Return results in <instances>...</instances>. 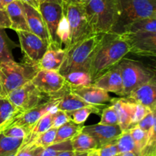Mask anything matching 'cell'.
Returning <instances> with one entry per match:
<instances>
[{
  "mask_svg": "<svg viewBox=\"0 0 156 156\" xmlns=\"http://www.w3.org/2000/svg\"><path fill=\"white\" fill-rule=\"evenodd\" d=\"M115 23L112 31L123 33L124 28L142 18H156V0H114Z\"/></svg>",
  "mask_w": 156,
  "mask_h": 156,
  "instance_id": "3957f363",
  "label": "cell"
},
{
  "mask_svg": "<svg viewBox=\"0 0 156 156\" xmlns=\"http://www.w3.org/2000/svg\"><path fill=\"white\" fill-rule=\"evenodd\" d=\"M19 112L7 97H0V133Z\"/></svg>",
  "mask_w": 156,
  "mask_h": 156,
  "instance_id": "484cf974",
  "label": "cell"
},
{
  "mask_svg": "<svg viewBox=\"0 0 156 156\" xmlns=\"http://www.w3.org/2000/svg\"><path fill=\"white\" fill-rule=\"evenodd\" d=\"M83 126V124H77L72 120L64 123L56 129V137H55L53 143H61V142L71 140L79 133L82 132Z\"/></svg>",
  "mask_w": 156,
  "mask_h": 156,
  "instance_id": "d4e9b609",
  "label": "cell"
},
{
  "mask_svg": "<svg viewBox=\"0 0 156 156\" xmlns=\"http://www.w3.org/2000/svg\"><path fill=\"white\" fill-rule=\"evenodd\" d=\"M99 156H118L119 151L117 149L116 140L111 142L98 149H95Z\"/></svg>",
  "mask_w": 156,
  "mask_h": 156,
  "instance_id": "60d3db41",
  "label": "cell"
},
{
  "mask_svg": "<svg viewBox=\"0 0 156 156\" xmlns=\"http://www.w3.org/2000/svg\"><path fill=\"white\" fill-rule=\"evenodd\" d=\"M89 152H76L73 156H88Z\"/></svg>",
  "mask_w": 156,
  "mask_h": 156,
  "instance_id": "681fc988",
  "label": "cell"
},
{
  "mask_svg": "<svg viewBox=\"0 0 156 156\" xmlns=\"http://www.w3.org/2000/svg\"><path fill=\"white\" fill-rule=\"evenodd\" d=\"M136 126L141 128L146 133H149L152 128L155 127V111L148 114Z\"/></svg>",
  "mask_w": 156,
  "mask_h": 156,
  "instance_id": "ab89813d",
  "label": "cell"
},
{
  "mask_svg": "<svg viewBox=\"0 0 156 156\" xmlns=\"http://www.w3.org/2000/svg\"><path fill=\"white\" fill-rule=\"evenodd\" d=\"M67 150H73L71 140L61 143H53L51 146L45 148L41 156H56L60 152Z\"/></svg>",
  "mask_w": 156,
  "mask_h": 156,
  "instance_id": "d6a6232c",
  "label": "cell"
},
{
  "mask_svg": "<svg viewBox=\"0 0 156 156\" xmlns=\"http://www.w3.org/2000/svg\"><path fill=\"white\" fill-rule=\"evenodd\" d=\"M152 156H156V155H152Z\"/></svg>",
  "mask_w": 156,
  "mask_h": 156,
  "instance_id": "9f6ffc18",
  "label": "cell"
},
{
  "mask_svg": "<svg viewBox=\"0 0 156 156\" xmlns=\"http://www.w3.org/2000/svg\"><path fill=\"white\" fill-rule=\"evenodd\" d=\"M69 86H87L92 85V79L89 73L83 71H73L63 76Z\"/></svg>",
  "mask_w": 156,
  "mask_h": 156,
  "instance_id": "83f0119b",
  "label": "cell"
},
{
  "mask_svg": "<svg viewBox=\"0 0 156 156\" xmlns=\"http://www.w3.org/2000/svg\"><path fill=\"white\" fill-rule=\"evenodd\" d=\"M120 34L127 44L129 53L145 57L156 56V32H123Z\"/></svg>",
  "mask_w": 156,
  "mask_h": 156,
  "instance_id": "8fae6325",
  "label": "cell"
},
{
  "mask_svg": "<svg viewBox=\"0 0 156 156\" xmlns=\"http://www.w3.org/2000/svg\"><path fill=\"white\" fill-rule=\"evenodd\" d=\"M17 47L18 45L8 37L5 28H0V63L13 61L12 50Z\"/></svg>",
  "mask_w": 156,
  "mask_h": 156,
  "instance_id": "4316f807",
  "label": "cell"
},
{
  "mask_svg": "<svg viewBox=\"0 0 156 156\" xmlns=\"http://www.w3.org/2000/svg\"><path fill=\"white\" fill-rule=\"evenodd\" d=\"M104 34L103 33L92 34L68 50H65V57L58 71L59 74L64 76L73 71L88 73L91 59Z\"/></svg>",
  "mask_w": 156,
  "mask_h": 156,
  "instance_id": "7a4b0ae2",
  "label": "cell"
},
{
  "mask_svg": "<svg viewBox=\"0 0 156 156\" xmlns=\"http://www.w3.org/2000/svg\"><path fill=\"white\" fill-rule=\"evenodd\" d=\"M88 156H99V155H98V154L97 153V152H96L95 149H94V150H92V151H91V152H89Z\"/></svg>",
  "mask_w": 156,
  "mask_h": 156,
  "instance_id": "f907efd6",
  "label": "cell"
},
{
  "mask_svg": "<svg viewBox=\"0 0 156 156\" xmlns=\"http://www.w3.org/2000/svg\"><path fill=\"white\" fill-rule=\"evenodd\" d=\"M83 6L93 33L112 31L116 15L114 0H90Z\"/></svg>",
  "mask_w": 156,
  "mask_h": 156,
  "instance_id": "277c9868",
  "label": "cell"
},
{
  "mask_svg": "<svg viewBox=\"0 0 156 156\" xmlns=\"http://www.w3.org/2000/svg\"><path fill=\"white\" fill-rule=\"evenodd\" d=\"M44 150V148L37 146L33 142L25 145H21L15 152V156H41Z\"/></svg>",
  "mask_w": 156,
  "mask_h": 156,
  "instance_id": "836d02e7",
  "label": "cell"
},
{
  "mask_svg": "<svg viewBox=\"0 0 156 156\" xmlns=\"http://www.w3.org/2000/svg\"><path fill=\"white\" fill-rule=\"evenodd\" d=\"M129 53V47L120 34L105 33L90 65L88 73L92 82L118 65Z\"/></svg>",
  "mask_w": 156,
  "mask_h": 156,
  "instance_id": "6da1fadb",
  "label": "cell"
},
{
  "mask_svg": "<svg viewBox=\"0 0 156 156\" xmlns=\"http://www.w3.org/2000/svg\"><path fill=\"white\" fill-rule=\"evenodd\" d=\"M92 85L102 88L108 92H112L123 97V82L119 64L98 78Z\"/></svg>",
  "mask_w": 156,
  "mask_h": 156,
  "instance_id": "e0dca14e",
  "label": "cell"
},
{
  "mask_svg": "<svg viewBox=\"0 0 156 156\" xmlns=\"http://www.w3.org/2000/svg\"><path fill=\"white\" fill-rule=\"evenodd\" d=\"M108 106V105L105 104V105H94L91 107H85L75 111H68L66 114L69 117L70 120L74 122L75 123L83 124L91 114H100L101 111Z\"/></svg>",
  "mask_w": 156,
  "mask_h": 156,
  "instance_id": "cb8c5ba5",
  "label": "cell"
},
{
  "mask_svg": "<svg viewBox=\"0 0 156 156\" xmlns=\"http://www.w3.org/2000/svg\"><path fill=\"white\" fill-rule=\"evenodd\" d=\"M116 143H117L119 154L123 153V152H133L138 156L135 143H134L133 139L129 130L123 131L116 140Z\"/></svg>",
  "mask_w": 156,
  "mask_h": 156,
  "instance_id": "4dcf8cb0",
  "label": "cell"
},
{
  "mask_svg": "<svg viewBox=\"0 0 156 156\" xmlns=\"http://www.w3.org/2000/svg\"><path fill=\"white\" fill-rule=\"evenodd\" d=\"M156 32V18H142L133 21L124 28L123 32Z\"/></svg>",
  "mask_w": 156,
  "mask_h": 156,
  "instance_id": "f1b7e54d",
  "label": "cell"
},
{
  "mask_svg": "<svg viewBox=\"0 0 156 156\" xmlns=\"http://www.w3.org/2000/svg\"><path fill=\"white\" fill-rule=\"evenodd\" d=\"M39 70L37 66L15 60L0 63V83L4 97L11 91L30 82Z\"/></svg>",
  "mask_w": 156,
  "mask_h": 156,
  "instance_id": "5b68a950",
  "label": "cell"
},
{
  "mask_svg": "<svg viewBox=\"0 0 156 156\" xmlns=\"http://www.w3.org/2000/svg\"><path fill=\"white\" fill-rule=\"evenodd\" d=\"M6 97L20 112L35 108L50 99V96L40 91L31 82L11 91Z\"/></svg>",
  "mask_w": 156,
  "mask_h": 156,
  "instance_id": "ba28073f",
  "label": "cell"
},
{
  "mask_svg": "<svg viewBox=\"0 0 156 156\" xmlns=\"http://www.w3.org/2000/svg\"><path fill=\"white\" fill-rule=\"evenodd\" d=\"M23 53V62L37 66L42 56L50 47L48 42L27 30H16Z\"/></svg>",
  "mask_w": 156,
  "mask_h": 156,
  "instance_id": "9c48e42d",
  "label": "cell"
},
{
  "mask_svg": "<svg viewBox=\"0 0 156 156\" xmlns=\"http://www.w3.org/2000/svg\"><path fill=\"white\" fill-rule=\"evenodd\" d=\"M20 1H21L22 2L27 3V4L33 6V7L38 9V5H39V2H38L37 0H20Z\"/></svg>",
  "mask_w": 156,
  "mask_h": 156,
  "instance_id": "f6af8a7d",
  "label": "cell"
},
{
  "mask_svg": "<svg viewBox=\"0 0 156 156\" xmlns=\"http://www.w3.org/2000/svg\"><path fill=\"white\" fill-rule=\"evenodd\" d=\"M38 2H53L59 3V4H62V0H37Z\"/></svg>",
  "mask_w": 156,
  "mask_h": 156,
  "instance_id": "c3c4849f",
  "label": "cell"
},
{
  "mask_svg": "<svg viewBox=\"0 0 156 156\" xmlns=\"http://www.w3.org/2000/svg\"><path fill=\"white\" fill-rule=\"evenodd\" d=\"M65 55L66 50L64 49H55L49 47L38 63V69L59 71Z\"/></svg>",
  "mask_w": 156,
  "mask_h": 156,
  "instance_id": "44dd1931",
  "label": "cell"
},
{
  "mask_svg": "<svg viewBox=\"0 0 156 156\" xmlns=\"http://www.w3.org/2000/svg\"><path fill=\"white\" fill-rule=\"evenodd\" d=\"M75 153H76V152L73 150H67L60 152V153L58 154L56 156H73L75 155Z\"/></svg>",
  "mask_w": 156,
  "mask_h": 156,
  "instance_id": "bcb514c9",
  "label": "cell"
},
{
  "mask_svg": "<svg viewBox=\"0 0 156 156\" xmlns=\"http://www.w3.org/2000/svg\"><path fill=\"white\" fill-rule=\"evenodd\" d=\"M56 129H57L56 128H50L48 130H47L46 132L41 134L34 141V143L37 145V146L44 148V149L48 147V146H51L54 143V140L56 134Z\"/></svg>",
  "mask_w": 156,
  "mask_h": 156,
  "instance_id": "8d00e7d4",
  "label": "cell"
},
{
  "mask_svg": "<svg viewBox=\"0 0 156 156\" xmlns=\"http://www.w3.org/2000/svg\"><path fill=\"white\" fill-rule=\"evenodd\" d=\"M118 156H137V155L133 152H123V153L119 154Z\"/></svg>",
  "mask_w": 156,
  "mask_h": 156,
  "instance_id": "7dc6e473",
  "label": "cell"
},
{
  "mask_svg": "<svg viewBox=\"0 0 156 156\" xmlns=\"http://www.w3.org/2000/svg\"><path fill=\"white\" fill-rule=\"evenodd\" d=\"M23 5L29 30L50 44L47 27L39 10L27 3L23 2Z\"/></svg>",
  "mask_w": 156,
  "mask_h": 156,
  "instance_id": "d6986e66",
  "label": "cell"
},
{
  "mask_svg": "<svg viewBox=\"0 0 156 156\" xmlns=\"http://www.w3.org/2000/svg\"><path fill=\"white\" fill-rule=\"evenodd\" d=\"M0 97H4L2 94V86H1V83H0Z\"/></svg>",
  "mask_w": 156,
  "mask_h": 156,
  "instance_id": "db71d44e",
  "label": "cell"
},
{
  "mask_svg": "<svg viewBox=\"0 0 156 156\" xmlns=\"http://www.w3.org/2000/svg\"><path fill=\"white\" fill-rule=\"evenodd\" d=\"M62 7L63 13L68 21L69 30L68 45L64 48V50H68L94 33L87 21L83 5H62Z\"/></svg>",
  "mask_w": 156,
  "mask_h": 156,
  "instance_id": "52a82bcc",
  "label": "cell"
},
{
  "mask_svg": "<svg viewBox=\"0 0 156 156\" xmlns=\"http://www.w3.org/2000/svg\"><path fill=\"white\" fill-rule=\"evenodd\" d=\"M5 11L11 21V28L14 30L30 31L26 21L23 2L15 0L5 6Z\"/></svg>",
  "mask_w": 156,
  "mask_h": 156,
  "instance_id": "ffe728a7",
  "label": "cell"
},
{
  "mask_svg": "<svg viewBox=\"0 0 156 156\" xmlns=\"http://www.w3.org/2000/svg\"><path fill=\"white\" fill-rule=\"evenodd\" d=\"M70 119L69 116L67 115L66 112L61 110H57L53 113V124H52V127L53 128H59L64 123H67L69 121Z\"/></svg>",
  "mask_w": 156,
  "mask_h": 156,
  "instance_id": "b9f144b4",
  "label": "cell"
},
{
  "mask_svg": "<svg viewBox=\"0 0 156 156\" xmlns=\"http://www.w3.org/2000/svg\"><path fill=\"white\" fill-rule=\"evenodd\" d=\"M22 142V139L12 138L0 133V156H6L16 152Z\"/></svg>",
  "mask_w": 156,
  "mask_h": 156,
  "instance_id": "f546056e",
  "label": "cell"
},
{
  "mask_svg": "<svg viewBox=\"0 0 156 156\" xmlns=\"http://www.w3.org/2000/svg\"><path fill=\"white\" fill-rule=\"evenodd\" d=\"M30 82L44 94L52 96L64 88L66 82L58 71L39 69Z\"/></svg>",
  "mask_w": 156,
  "mask_h": 156,
  "instance_id": "4fadbf2b",
  "label": "cell"
},
{
  "mask_svg": "<svg viewBox=\"0 0 156 156\" xmlns=\"http://www.w3.org/2000/svg\"><path fill=\"white\" fill-rule=\"evenodd\" d=\"M53 113L49 111L47 114L43 115L34 124V126L30 128L27 137L23 140L21 145H25L27 144V143H33L41 134H42L43 133L46 132L50 128H51L52 124H53Z\"/></svg>",
  "mask_w": 156,
  "mask_h": 156,
  "instance_id": "7402d4cb",
  "label": "cell"
},
{
  "mask_svg": "<svg viewBox=\"0 0 156 156\" xmlns=\"http://www.w3.org/2000/svg\"><path fill=\"white\" fill-rule=\"evenodd\" d=\"M82 131L91 136L97 141L98 148L116 140L123 132L119 125H105L100 123L84 126Z\"/></svg>",
  "mask_w": 156,
  "mask_h": 156,
  "instance_id": "9a60e30c",
  "label": "cell"
},
{
  "mask_svg": "<svg viewBox=\"0 0 156 156\" xmlns=\"http://www.w3.org/2000/svg\"><path fill=\"white\" fill-rule=\"evenodd\" d=\"M15 153L10 154V155H6V156H15Z\"/></svg>",
  "mask_w": 156,
  "mask_h": 156,
  "instance_id": "11a10c76",
  "label": "cell"
},
{
  "mask_svg": "<svg viewBox=\"0 0 156 156\" xmlns=\"http://www.w3.org/2000/svg\"><path fill=\"white\" fill-rule=\"evenodd\" d=\"M117 113L118 118V125L122 131L129 130L131 128L132 119L135 111V103L123 98H114L110 101Z\"/></svg>",
  "mask_w": 156,
  "mask_h": 156,
  "instance_id": "ac0fdd59",
  "label": "cell"
},
{
  "mask_svg": "<svg viewBox=\"0 0 156 156\" xmlns=\"http://www.w3.org/2000/svg\"><path fill=\"white\" fill-rule=\"evenodd\" d=\"M101 111V117L98 123L105 125H118V118L113 105H108Z\"/></svg>",
  "mask_w": 156,
  "mask_h": 156,
  "instance_id": "e575fe53",
  "label": "cell"
},
{
  "mask_svg": "<svg viewBox=\"0 0 156 156\" xmlns=\"http://www.w3.org/2000/svg\"><path fill=\"white\" fill-rule=\"evenodd\" d=\"M59 101V98L58 97L51 96L49 100L41 104L38 106L24 112H19L9 122L6 127L12 125H18L27 128L30 131V128L43 115L47 114L49 111L53 113L57 111V104Z\"/></svg>",
  "mask_w": 156,
  "mask_h": 156,
  "instance_id": "7c38bea8",
  "label": "cell"
},
{
  "mask_svg": "<svg viewBox=\"0 0 156 156\" xmlns=\"http://www.w3.org/2000/svg\"><path fill=\"white\" fill-rule=\"evenodd\" d=\"M0 28H11V21L5 10H0Z\"/></svg>",
  "mask_w": 156,
  "mask_h": 156,
  "instance_id": "7bdbcfd3",
  "label": "cell"
},
{
  "mask_svg": "<svg viewBox=\"0 0 156 156\" xmlns=\"http://www.w3.org/2000/svg\"><path fill=\"white\" fill-rule=\"evenodd\" d=\"M131 136L135 143L138 156H141L143 149L146 147L148 142L147 133L139 126H135L129 129Z\"/></svg>",
  "mask_w": 156,
  "mask_h": 156,
  "instance_id": "1f68e13d",
  "label": "cell"
},
{
  "mask_svg": "<svg viewBox=\"0 0 156 156\" xmlns=\"http://www.w3.org/2000/svg\"><path fill=\"white\" fill-rule=\"evenodd\" d=\"M57 36L61 44H64L65 47H66L68 45L69 39V30L68 21L64 13L59 21L57 30Z\"/></svg>",
  "mask_w": 156,
  "mask_h": 156,
  "instance_id": "74e56055",
  "label": "cell"
},
{
  "mask_svg": "<svg viewBox=\"0 0 156 156\" xmlns=\"http://www.w3.org/2000/svg\"><path fill=\"white\" fill-rule=\"evenodd\" d=\"M126 98L133 103L140 104L152 111L156 110V80L155 78L140 85L126 96Z\"/></svg>",
  "mask_w": 156,
  "mask_h": 156,
  "instance_id": "5bb4252c",
  "label": "cell"
},
{
  "mask_svg": "<svg viewBox=\"0 0 156 156\" xmlns=\"http://www.w3.org/2000/svg\"><path fill=\"white\" fill-rule=\"evenodd\" d=\"M14 1H15V0H2V3H3V5H5V7L8 4H9V3L12 2H14Z\"/></svg>",
  "mask_w": 156,
  "mask_h": 156,
  "instance_id": "816d5d0a",
  "label": "cell"
},
{
  "mask_svg": "<svg viewBox=\"0 0 156 156\" xmlns=\"http://www.w3.org/2000/svg\"><path fill=\"white\" fill-rule=\"evenodd\" d=\"M151 112H152V111L149 108H148L147 107H145L143 105H140V104L135 103V111H134L133 116L131 128L135 126L140 120H143L148 114Z\"/></svg>",
  "mask_w": 156,
  "mask_h": 156,
  "instance_id": "f35d334b",
  "label": "cell"
},
{
  "mask_svg": "<svg viewBox=\"0 0 156 156\" xmlns=\"http://www.w3.org/2000/svg\"><path fill=\"white\" fill-rule=\"evenodd\" d=\"M69 91L76 95L79 96L85 101L90 105H105L106 102L111 101L112 98L108 91L102 88L96 87L94 85L87 86H69Z\"/></svg>",
  "mask_w": 156,
  "mask_h": 156,
  "instance_id": "2e32d148",
  "label": "cell"
},
{
  "mask_svg": "<svg viewBox=\"0 0 156 156\" xmlns=\"http://www.w3.org/2000/svg\"><path fill=\"white\" fill-rule=\"evenodd\" d=\"M123 82V97L133 89L155 78V69L145 66L140 61L123 59L119 63Z\"/></svg>",
  "mask_w": 156,
  "mask_h": 156,
  "instance_id": "8992f818",
  "label": "cell"
},
{
  "mask_svg": "<svg viewBox=\"0 0 156 156\" xmlns=\"http://www.w3.org/2000/svg\"><path fill=\"white\" fill-rule=\"evenodd\" d=\"M62 5H69V4H79V5H85L88 3L90 0H62Z\"/></svg>",
  "mask_w": 156,
  "mask_h": 156,
  "instance_id": "ee69618b",
  "label": "cell"
},
{
  "mask_svg": "<svg viewBox=\"0 0 156 156\" xmlns=\"http://www.w3.org/2000/svg\"><path fill=\"white\" fill-rule=\"evenodd\" d=\"M38 10L47 27L50 47L62 48V44L58 38L57 30L59 21L63 15L62 5L53 2H41L38 5Z\"/></svg>",
  "mask_w": 156,
  "mask_h": 156,
  "instance_id": "30bf717a",
  "label": "cell"
},
{
  "mask_svg": "<svg viewBox=\"0 0 156 156\" xmlns=\"http://www.w3.org/2000/svg\"><path fill=\"white\" fill-rule=\"evenodd\" d=\"M71 143L75 152H91L98 148L97 141L89 134L82 131L71 139Z\"/></svg>",
  "mask_w": 156,
  "mask_h": 156,
  "instance_id": "603a6c76",
  "label": "cell"
},
{
  "mask_svg": "<svg viewBox=\"0 0 156 156\" xmlns=\"http://www.w3.org/2000/svg\"><path fill=\"white\" fill-rule=\"evenodd\" d=\"M29 133V129L24 126L18 125H12L3 129L0 133H2L5 136L12 137L15 139H22L23 140L27 137Z\"/></svg>",
  "mask_w": 156,
  "mask_h": 156,
  "instance_id": "d590c367",
  "label": "cell"
},
{
  "mask_svg": "<svg viewBox=\"0 0 156 156\" xmlns=\"http://www.w3.org/2000/svg\"><path fill=\"white\" fill-rule=\"evenodd\" d=\"M0 10H5V5H3L2 0H0Z\"/></svg>",
  "mask_w": 156,
  "mask_h": 156,
  "instance_id": "f5cc1de1",
  "label": "cell"
}]
</instances>
